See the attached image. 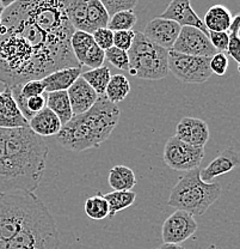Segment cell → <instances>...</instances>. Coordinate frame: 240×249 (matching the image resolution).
Wrapping results in <instances>:
<instances>
[{"label":"cell","instance_id":"cell-1","mask_svg":"<svg viewBox=\"0 0 240 249\" xmlns=\"http://www.w3.org/2000/svg\"><path fill=\"white\" fill-rule=\"evenodd\" d=\"M76 31L64 1H16L1 16L0 83L14 88L68 67H81L71 47Z\"/></svg>","mask_w":240,"mask_h":249},{"label":"cell","instance_id":"cell-2","mask_svg":"<svg viewBox=\"0 0 240 249\" xmlns=\"http://www.w3.org/2000/svg\"><path fill=\"white\" fill-rule=\"evenodd\" d=\"M48 152L30 127L0 128V196L33 193L45 175Z\"/></svg>","mask_w":240,"mask_h":249},{"label":"cell","instance_id":"cell-3","mask_svg":"<svg viewBox=\"0 0 240 249\" xmlns=\"http://www.w3.org/2000/svg\"><path fill=\"white\" fill-rule=\"evenodd\" d=\"M121 110L105 96H99L90 110L73 116L56 136L59 145L73 152L99 147L120 121Z\"/></svg>","mask_w":240,"mask_h":249},{"label":"cell","instance_id":"cell-4","mask_svg":"<svg viewBox=\"0 0 240 249\" xmlns=\"http://www.w3.org/2000/svg\"><path fill=\"white\" fill-rule=\"evenodd\" d=\"M221 196V186L206 182L201 178V169L188 171L172 188L167 204L174 209L192 216H202Z\"/></svg>","mask_w":240,"mask_h":249},{"label":"cell","instance_id":"cell-5","mask_svg":"<svg viewBox=\"0 0 240 249\" xmlns=\"http://www.w3.org/2000/svg\"><path fill=\"white\" fill-rule=\"evenodd\" d=\"M61 237L55 218L41 201L19 232L4 249H60Z\"/></svg>","mask_w":240,"mask_h":249},{"label":"cell","instance_id":"cell-6","mask_svg":"<svg viewBox=\"0 0 240 249\" xmlns=\"http://www.w3.org/2000/svg\"><path fill=\"white\" fill-rule=\"evenodd\" d=\"M129 73L146 80L164 79L169 73V51L136 33L128 51Z\"/></svg>","mask_w":240,"mask_h":249},{"label":"cell","instance_id":"cell-7","mask_svg":"<svg viewBox=\"0 0 240 249\" xmlns=\"http://www.w3.org/2000/svg\"><path fill=\"white\" fill-rule=\"evenodd\" d=\"M41 201L36 194L23 192L0 196V249L22 230Z\"/></svg>","mask_w":240,"mask_h":249},{"label":"cell","instance_id":"cell-8","mask_svg":"<svg viewBox=\"0 0 240 249\" xmlns=\"http://www.w3.org/2000/svg\"><path fill=\"white\" fill-rule=\"evenodd\" d=\"M169 71L187 84H202L210 78V58L192 56L169 51Z\"/></svg>","mask_w":240,"mask_h":249},{"label":"cell","instance_id":"cell-9","mask_svg":"<svg viewBox=\"0 0 240 249\" xmlns=\"http://www.w3.org/2000/svg\"><path fill=\"white\" fill-rule=\"evenodd\" d=\"M205 157V147H196L182 142L176 136L167 139L164 147L165 164L172 170L192 171L200 167Z\"/></svg>","mask_w":240,"mask_h":249},{"label":"cell","instance_id":"cell-10","mask_svg":"<svg viewBox=\"0 0 240 249\" xmlns=\"http://www.w3.org/2000/svg\"><path fill=\"white\" fill-rule=\"evenodd\" d=\"M172 51L185 55L203 58H213L218 53L207 34L192 27L182 28Z\"/></svg>","mask_w":240,"mask_h":249},{"label":"cell","instance_id":"cell-11","mask_svg":"<svg viewBox=\"0 0 240 249\" xmlns=\"http://www.w3.org/2000/svg\"><path fill=\"white\" fill-rule=\"evenodd\" d=\"M198 225L192 214L184 211H175L166 218L161 228V236L164 243L180 245L197 231Z\"/></svg>","mask_w":240,"mask_h":249},{"label":"cell","instance_id":"cell-12","mask_svg":"<svg viewBox=\"0 0 240 249\" xmlns=\"http://www.w3.org/2000/svg\"><path fill=\"white\" fill-rule=\"evenodd\" d=\"M182 27L172 20L156 17L147 23L144 35L166 51H172Z\"/></svg>","mask_w":240,"mask_h":249},{"label":"cell","instance_id":"cell-13","mask_svg":"<svg viewBox=\"0 0 240 249\" xmlns=\"http://www.w3.org/2000/svg\"><path fill=\"white\" fill-rule=\"evenodd\" d=\"M159 17L164 18V19L172 20V22L177 23L182 28H197V29L203 31L207 35L209 34L205 23H203V19H201L198 15L193 11L192 4L188 0H172L167 5L166 10Z\"/></svg>","mask_w":240,"mask_h":249},{"label":"cell","instance_id":"cell-14","mask_svg":"<svg viewBox=\"0 0 240 249\" xmlns=\"http://www.w3.org/2000/svg\"><path fill=\"white\" fill-rule=\"evenodd\" d=\"M207 123L192 116H185L176 127V137L182 142L196 147H205L209 140Z\"/></svg>","mask_w":240,"mask_h":249},{"label":"cell","instance_id":"cell-15","mask_svg":"<svg viewBox=\"0 0 240 249\" xmlns=\"http://www.w3.org/2000/svg\"><path fill=\"white\" fill-rule=\"evenodd\" d=\"M29 127V121L18 108L11 88L5 87L0 91V128H23Z\"/></svg>","mask_w":240,"mask_h":249},{"label":"cell","instance_id":"cell-16","mask_svg":"<svg viewBox=\"0 0 240 249\" xmlns=\"http://www.w3.org/2000/svg\"><path fill=\"white\" fill-rule=\"evenodd\" d=\"M67 93H68L69 101H71L74 116L90 110L99 97L82 77L77 79V82L67 90Z\"/></svg>","mask_w":240,"mask_h":249},{"label":"cell","instance_id":"cell-17","mask_svg":"<svg viewBox=\"0 0 240 249\" xmlns=\"http://www.w3.org/2000/svg\"><path fill=\"white\" fill-rule=\"evenodd\" d=\"M240 164V155L233 147H227L216 158L201 170V178L206 182H210L213 178L229 173Z\"/></svg>","mask_w":240,"mask_h":249},{"label":"cell","instance_id":"cell-18","mask_svg":"<svg viewBox=\"0 0 240 249\" xmlns=\"http://www.w3.org/2000/svg\"><path fill=\"white\" fill-rule=\"evenodd\" d=\"M81 77V69L80 67H68V69L59 70L48 74L42 79L45 85L46 92L67 91L78 78Z\"/></svg>","mask_w":240,"mask_h":249},{"label":"cell","instance_id":"cell-19","mask_svg":"<svg viewBox=\"0 0 240 249\" xmlns=\"http://www.w3.org/2000/svg\"><path fill=\"white\" fill-rule=\"evenodd\" d=\"M29 127L40 137H53L58 136L63 128L60 119L46 107L37 114L32 116V120L29 121Z\"/></svg>","mask_w":240,"mask_h":249},{"label":"cell","instance_id":"cell-20","mask_svg":"<svg viewBox=\"0 0 240 249\" xmlns=\"http://www.w3.org/2000/svg\"><path fill=\"white\" fill-rule=\"evenodd\" d=\"M232 20H233V16L224 5L211 6L203 18V23H205L207 30L214 31V33L228 31L231 28Z\"/></svg>","mask_w":240,"mask_h":249},{"label":"cell","instance_id":"cell-21","mask_svg":"<svg viewBox=\"0 0 240 249\" xmlns=\"http://www.w3.org/2000/svg\"><path fill=\"white\" fill-rule=\"evenodd\" d=\"M47 108L60 119L63 126L68 124L74 116L67 91L47 93Z\"/></svg>","mask_w":240,"mask_h":249},{"label":"cell","instance_id":"cell-22","mask_svg":"<svg viewBox=\"0 0 240 249\" xmlns=\"http://www.w3.org/2000/svg\"><path fill=\"white\" fill-rule=\"evenodd\" d=\"M64 11L69 23L76 30L87 33V1L86 0H64Z\"/></svg>","mask_w":240,"mask_h":249},{"label":"cell","instance_id":"cell-23","mask_svg":"<svg viewBox=\"0 0 240 249\" xmlns=\"http://www.w3.org/2000/svg\"><path fill=\"white\" fill-rule=\"evenodd\" d=\"M108 182L113 191H131L136 185L134 171L126 165H115L109 171Z\"/></svg>","mask_w":240,"mask_h":249},{"label":"cell","instance_id":"cell-24","mask_svg":"<svg viewBox=\"0 0 240 249\" xmlns=\"http://www.w3.org/2000/svg\"><path fill=\"white\" fill-rule=\"evenodd\" d=\"M109 15L100 0L87 1V33L92 34L102 28H108Z\"/></svg>","mask_w":240,"mask_h":249},{"label":"cell","instance_id":"cell-25","mask_svg":"<svg viewBox=\"0 0 240 249\" xmlns=\"http://www.w3.org/2000/svg\"><path fill=\"white\" fill-rule=\"evenodd\" d=\"M129 92H130V83H129L128 78L123 74H113L108 84L105 97L113 105H117L126 100Z\"/></svg>","mask_w":240,"mask_h":249},{"label":"cell","instance_id":"cell-26","mask_svg":"<svg viewBox=\"0 0 240 249\" xmlns=\"http://www.w3.org/2000/svg\"><path fill=\"white\" fill-rule=\"evenodd\" d=\"M81 77L97 92L98 96H105L108 84H109L110 79H112V72H110L109 67L103 65L99 69L90 70V71L84 72Z\"/></svg>","mask_w":240,"mask_h":249},{"label":"cell","instance_id":"cell-27","mask_svg":"<svg viewBox=\"0 0 240 249\" xmlns=\"http://www.w3.org/2000/svg\"><path fill=\"white\" fill-rule=\"evenodd\" d=\"M104 198L109 204V216L113 217L134 204L136 193L133 191H113L104 194Z\"/></svg>","mask_w":240,"mask_h":249},{"label":"cell","instance_id":"cell-28","mask_svg":"<svg viewBox=\"0 0 240 249\" xmlns=\"http://www.w3.org/2000/svg\"><path fill=\"white\" fill-rule=\"evenodd\" d=\"M95 41L92 37V34L85 33V31L76 30L71 37V47L77 61L79 62L80 66H82L86 54L89 53L90 48L94 46Z\"/></svg>","mask_w":240,"mask_h":249},{"label":"cell","instance_id":"cell-29","mask_svg":"<svg viewBox=\"0 0 240 249\" xmlns=\"http://www.w3.org/2000/svg\"><path fill=\"white\" fill-rule=\"evenodd\" d=\"M85 213L92 220H102L109 216V204L104 196L98 193L97 196H90L84 205Z\"/></svg>","mask_w":240,"mask_h":249},{"label":"cell","instance_id":"cell-30","mask_svg":"<svg viewBox=\"0 0 240 249\" xmlns=\"http://www.w3.org/2000/svg\"><path fill=\"white\" fill-rule=\"evenodd\" d=\"M227 33L229 35L227 53L231 58H233V60L238 64V66H240V14L234 16L231 28Z\"/></svg>","mask_w":240,"mask_h":249},{"label":"cell","instance_id":"cell-31","mask_svg":"<svg viewBox=\"0 0 240 249\" xmlns=\"http://www.w3.org/2000/svg\"><path fill=\"white\" fill-rule=\"evenodd\" d=\"M138 22V17L134 14V11H123L113 15L110 17L108 29L112 31H123V30H133V27Z\"/></svg>","mask_w":240,"mask_h":249},{"label":"cell","instance_id":"cell-32","mask_svg":"<svg viewBox=\"0 0 240 249\" xmlns=\"http://www.w3.org/2000/svg\"><path fill=\"white\" fill-rule=\"evenodd\" d=\"M11 89H16L18 93H19L24 100L35 97V96L45 95V91H46L45 85H43L42 83V79L29 80V82L23 83V84L16 85V87L11 88Z\"/></svg>","mask_w":240,"mask_h":249},{"label":"cell","instance_id":"cell-33","mask_svg":"<svg viewBox=\"0 0 240 249\" xmlns=\"http://www.w3.org/2000/svg\"><path fill=\"white\" fill-rule=\"evenodd\" d=\"M105 60L109 61L116 69L122 71H129V56L128 52L121 51V49L112 47L105 51Z\"/></svg>","mask_w":240,"mask_h":249},{"label":"cell","instance_id":"cell-34","mask_svg":"<svg viewBox=\"0 0 240 249\" xmlns=\"http://www.w3.org/2000/svg\"><path fill=\"white\" fill-rule=\"evenodd\" d=\"M104 5L109 17L123 11H133L134 7L138 5L136 0H100Z\"/></svg>","mask_w":240,"mask_h":249},{"label":"cell","instance_id":"cell-35","mask_svg":"<svg viewBox=\"0 0 240 249\" xmlns=\"http://www.w3.org/2000/svg\"><path fill=\"white\" fill-rule=\"evenodd\" d=\"M105 61V51L100 49L96 43H94V46L90 48L89 53L86 54V58H85L82 65L87 67H91V70L99 69L103 66Z\"/></svg>","mask_w":240,"mask_h":249},{"label":"cell","instance_id":"cell-36","mask_svg":"<svg viewBox=\"0 0 240 249\" xmlns=\"http://www.w3.org/2000/svg\"><path fill=\"white\" fill-rule=\"evenodd\" d=\"M135 34L136 33L134 30L115 31L113 33V47L121 49V51L128 52L133 46Z\"/></svg>","mask_w":240,"mask_h":249},{"label":"cell","instance_id":"cell-37","mask_svg":"<svg viewBox=\"0 0 240 249\" xmlns=\"http://www.w3.org/2000/svg\"><path fill=\"white\" fill-rule=\"evenodd\" d=\"M95 43L103 51H108L109 48L113 47V31L108 28H102L92 33Z\"/></svg>","mask_w":240,"mask_h":249},{"label":"cell","instance_id":"cell-38","mask_svg":"<svg viewBox=\"0 0 240 249\" xmlns=\"http://www.w3.org/2000/svg\"><path fill=\"white\" fill-rule=\"evenodd\" d=\"M227 69H228V58L224 53H216L213 58H210L211 73L223 77L226 74Z\"/></svg>","mask_w":240,"mask_h":249},{"label":"cell","instance_id":"cell-39","mask_svg":"<svg viewBox=\"0 0 240 249\" xmlns=\"http://www.w3.org/2000/svg\"><path fill=\"white\" fill-rule=\"evenodd\" d=\"M208 36L211 45H213L214 48L218 51V53H224V52H227V48H228V43H229V35L227 31H223V33H214V31H209Z\"/></svg>","mask_w":240,"mask_h":249},{"label":"cell","instance_id":"cell-40","mask_svg":"<svg viewBox=\"0 0 240 249\" xmlns=\"http://www.w3.org/2000/svg\"><path fill=\"white\" fill-rule=\"evenodd\" d=\"M46 107H47V95L35 96V97L28 98L27 100V110H28V114H29V116H30V120H32V116L35 115V114H37L38 111H41Z\"/></svg>","mask_w":240,"mask_h":249},{"label":"cell","instance_id":"cell-41","mask_svg":"<svg viewBox=\"0 0 240 249\" xmlns=\"http://www.w3.org/2000/svg\"><path fill=\"white\" fill-rule=\"evenodd\" d=\"M15 0H11V1H6V0H0V16H2V14L5 12V10L7 9V7L10 6V5H12V2H14Z\"/></svg>","mask_w":240,"mask_h":249},{"label":"cell","instance_id":"cell-42","mask_svg":"<svg viewBox=\"0 0 240 249\" xmlns=\"http://www.w3.org/2000/svg\"><path fill=\"white\" fill-rule=\"evenodd\" d=\"M158 249H185L180 245H172V243H162Z\"/></svg>","mask_w":240,"mask_h":249},{"label":"cell","instance_id":"cell-43","mask_svg":"<svg viewBox=\"0 0 240 249\" xmlns=\"http://www.w3.org/2000/svg\"><path fill=\"white\" fill-rule=\"evenodd\" d=\"M209 249H218L215 247V246H210V247H209Z\"/></svg>","mask_w":240,"mask_h":249},{"label":"cell","instance_id":"cell-44","mask_svg":"<svg viewBox=\"0 0 240 249\" xmlns=\"http://www.w3.org/2000/svg\"><path fill=\"white\" fill-rule=\"evenodd\" d=\"M0 24H1V16H0Z\"/></svg>","mask_w":240,"mask_h":249}]
</instances>
